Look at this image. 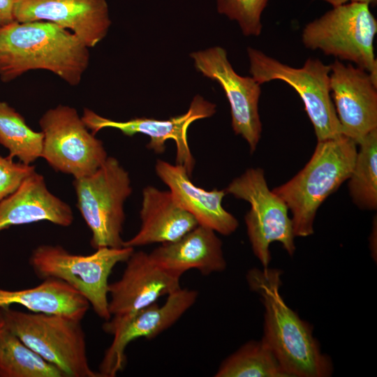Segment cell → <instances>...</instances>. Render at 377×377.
Returning a JSON list of instances; mask_svg holds the SVG:
<instances>
[{
	"mask_svg": "<svg viewBox=\"0 0 377 377\" xmlns=\"http://www.w3.org/2000/svg\"><path fill=\"white\" fill-rule=\"evenodd\" d=\"M42 221L68 227L73 221V214L71 206L51 193L44 177L35 170L0 202V231Z\"/></svg>",
	"mask_w": 377,
	"mask_h": 377,
	"instance_id": "cell-18",
	"label": "cell"
},
{
	"mask_svg": "<svg viewBox=\"0 0 377 377\" xmlns=\"http://www.w3.org/2000/svg\"><path fill=\"white\" fill-rule=\"evenodd\" d=\"M1 310L6 327L64 377H101L89 366L81 320L10 307Z\"/></svg>",
	"mask_w": 377,
	"mask_h": 377,
	"instance_id": "cell-5",
	"label": "cell"
},
{
	"mask_svg": "<svg viewBox=\"0 0 377 377\" xmlns=\"http://www.w3.org/2000/svg\"><path fill=\"white\" fill-rule=\"evenodd\" d=\"M6 327V323L4 320L3 313L1 309H0V332Z\"/></svg>",
	"mask_w": 377,
	"mask_h": 377,
	"instance_id": "cell-30",
	"label": "cell"
},
{
	"mask_svg": "<svg viewBox=\"0 0 377 377\" xmlns=\"http://www.w3.org/2000/svg\"><path fill=\"white\" fill-rule=\"evenodd\" d=\"M43 133L41 158L57 172L74 179L89 175L107 159L103 142L87 127L77 110L58 105L39 120Z\"/></svg>",
	"mask_w": 377,
	"mask_h": 377,
	"instance_id": "cell-10",
	"label": "cell"
},
{
	"mask_svg": "<svg viewBox=\"0 0 377 377\" xmlns=\"http://www.w3.org/2000/svg\"><path fill=\"white\" fill-rule=\"evenodd\" d=\"M0 377H64L5 327L0 332Z\"/></svg>",
	"mask_w": 377,
	"mask_h": 377,
	"instance_id": "cell-23",
	"label": "cell"
},
{
	"mask_svg": "<svg viewBox=\"0 0 377 377\" xmlns=\"http://www.w3.org/2000/svg\"><path fill=\"white\" fill-rule=\"evenodd\" d=\"M17 304L29 311L61 315L82 320L88 301L63 281L47 278L37 286L22 290L0 288V309Z\"/></svg>",
	"mask_w": 377,
	"mask_h": 377,
	"instance_id": "cell-21",
	"label": "cell"
},
{
	"mask_svg": "<svg viewBox=\"0 0 377 377\" xmlns=\"http://www.w3.org/2000/svg\"><path fill=\"white\" fill-rule=\"evenodd\" d=\"M330 65V91L341 133L357 145L377 128V80L337 59Z\"/></svg>",
	"mask_w": 377,
	"mask_h": 377,
	"instance_id": "cell-14",
	"label": "cell"
},
{
	"mask_svg": "<svg viewBox=\"0 0 377 377\" xmlns=\"http://www.w3.org/2000/svg\"><path fill=\"white\" fill-rule=\"evenodd\" d=\"M247 54L249 73L258 83L281 80L296 91L318 141L343 135L330 96V64H325L319 59L309 58L302 67L295 68L251 47L247 48Z\"/></svg>",
	"mask_w": 377,
	"mask_h": 377,
	"instance_id": "cell-8",
	"label": "cell"
},
{
	"mask_svg": "<svg viewBox=\"0 0 377 377\" xmlns=\"http://www.w3.org/2000/svg\"><path fill=\"white\" fill-rule=\"evenodd\" d=\"M125 263L121 277L109 283L111 317L135 312L181 288L180 277L162 268L144 251H133Z\"/></svg>",
	"mask_w": 377,
	"mask_h": 377,
	"instance_id": "cell-16",
	"label": "cell"
},
{
	"mask_svg": "<svg viewBox=\"0 0 377 377\" xmlns=\"http://www.w3.org/2000/svg\"><path fill=\"white\" fill-rule=\"evenodd\" d=\"M43 133L31 129L23 116L4 101H0V144L8 156L31 165L41 158Z\"/></svg>",
	"mask_w": 377,
	"mask_h": 377,
	"instance_id": "cell-24",
	"label": "cell"
},
{
	"mask_svg": "<svg viewBox=\"0 0 377 377\" xmlns=\"http://www.w3.org/2000/svg\"><path fill=\"white\" fill-rule=\"evenodd\" d=\"M15 21H47L70 29L89 48L107 35L111 25L106 0H15Z\"/></svg>",
	"mask_w": 377,
	"mask_h": 377,
	"instance_id": "cell-15",
	"label": "cell"
},
{
	"mask_svg": "<svg viewBox=\"0 0 377 377\" xmlns=\"http://www.w3.org/2000/svg\"><path fill=\"white\" fill-rule=\"evenodd\" d=\"M357 146L343 135L318 141L305 166L288 182L272 189L291 212L295 237L313 234L317 210L348 179L355 164Z\"/></svg>",
	"mask_w": 377,
	"mask_h": 377,
	"instance_id": "cell-3",
	"label": "cell"
},
{
	"mask_svg": "<svg viewBox=\"0 0 377 377\" xmlns=\"http://www.w3.org/2000/svg\"><path fill=\"white\" fill-rule=\"evenodd\" d=\"M216 377H290L267 343L251 340L226 357Z\"/></svg>",
	"mask_w": 377,
	"mask_h": 377,
	"instance_id": "cell-22",
	"label": "cell"
},
{
	"mask_svg": "<svg viewBox=\"0 0 377 377\" xmlns=\"http://www.w3.org/2000/svg\"><path fill=\"white\" fill-rule=\"evenodd\" d=\"M89 62V47L53 22L14 21L0 27V79L10 82L35 69L54 73L77 85Z\"/></svg>",
	"mask_w": 377,
	"mask_h": 377,
	"instance_id": "cell-1",
	"label": "cell"
},
{
	"mask_svg": "<svg viewBox=\"0 0 377 377\" xmlns=\"http://www.w3.org/2000/svg\"><path fill=\"white\" fill-rule=\"evenodd\" d=\"M355 164L348 178L353 202L360 209L377 207V128L368 133L357 145Z\"/></svg>",
	"mask_w": 377,
	"mask_h": 377,
	"instance_id": "cell-25",
	"label": "cell"
},
{
	"mask_svg": "<svg viewBox=\"0 0 377 377\" xmlns=\"http://www.w3.org/2000/svg\"><path fill=\"white\" fill-rule=\"evenodd\" d=\"M155 170L170 188L176 202L193 216L198 225L210 228L223 235H230L237 230L238 221L222 205L226 194L225 189L206 191L198 187L191 181L183 166L163 160H157Z\"/></svg>",
	"mask_w": 377,
	"mask_h": 377,
	"instance_id": "cell-17",
	"label": "cell"
},
{
	"mask_svg": "<svg viewBox=\"0 0 377 377\" xmlns=\"http://www.w3.org/2000/svg\"><path fill=\"white\" fill-rule=\"evenodd\" d=\"M376 33L377 20L370 6L350 2L332 7L307 23L301 38L306 49L353 62L377 80L374 46Z\"/></svg>",
	"mask_w": 377,
	"mask_h": 377,
	"instance_id": "cell-6",
	"label": "cell"
},
{
	"mask_svg": "<svg viewBox=\"0 0 377 377\" xmlns=\"http://www.w3.org/2000/svg\"><path fill=\"white\" fill-rule=\"evenodd\" d=\"M318 1H325L329 3L330 5H331L332 7L337 6L350 3V2L364 3L369 6H376L377 3V0H318Z\"/></svg>",
	"mask_w": 377,
	"mask_h": 377,
	"instance_id": "cell-29",
	"label": "cell"
},
{
	"mask_svg": "<svg viewBox=\"0 0 377 377\" xmlns=\"http://www.w3.org/2000/svg\"><path fill=\"white\" fill-rule=\"evenodd\" d=\"M134 248L101 247L89 255L68 252L60 245L42 244L33 250L29 264L42 279L54 278L64 281L89 303L101 318L108 320V279L113 268L125 263Z\"/></svg>",
	"mask_w": 377,
	"mask_h": 377,
	"instance_id": "cell-4",
	"label": "cell"
},
{
	"mask_svg": "<svg viewBox=\"0 0 377 377\" xmlns=\"http://www.w3.org/2000/svg\"><path fill=\"white\" fill-rule=\"evenodd\" d=\"M225 191L250 204L244 221L253 252L263 268L269 267V246L274 242H280L290 256L293 255L295 237L289 209L283 200L269 188L263 169H247L235 178Z\"/></svg>",
	"mask_w": 377,
	"mask_h": 377,
	"instance_id": "cell-9",
	"label": "cell"
},
{
	"mask_svg": "<svg viewBox=\"0 0 377 377\" xmlns=\"http://www.w3.org/2000/svg\"><path fill=\"white\" fill-rule=\"evenodd\" d=\"M216 112V105L197 95L186 112L159 120L147 117L133 118L126 121H117L103 117L89 108H84L81 117L88 129L94 135L103 128L119 130L124 135L133 136L137 133L150 138L147 147L158 154L165 149V142L173 140L176 145V164L183 166L189 176L195 167L187 139V131L196 120L212 117Z\"/></svg>",
	"mask_w": 377,
	"mask_h": 377,
	"instance_id": "cell-13",
	"label": "cell"
},
{
	"mask_svg": "<svg viewBox=\"0 0 377 377\" xmlns=\"http://www.w3.org/2000/svg\"><path fill=\"white\" fill-rule=\"evenodd\" d=\"M15 0H0V27L14 21L13 8Z\"/></svg>",
	"mask_w": 377,
	"mask_h": 377,
	"instance_id": "cell-28",
	"label": "cell"
},
{
	"mask_svg": "<svg viewBox=\"0 0 377 377\" xmlns=\"http://www.w3.org/2000/svg\"><path fill=\"white\" fill-rule=\"evenodd\" d=\"M282 272L269 267L253 268L246 274L248 285L264 306L262 339L290 377H329L334 367L321 350L312 326L301 319L283 300L280 288Z\"/></svg>",
	"mask_w": 377,
	"mask_h": 377,
	"instance_id": "cell-2",
	"label": "cell"
},
{
	"mask_svg": "<svg viewBox=\"0 0 377 377\" xmlns=\"http://www.w3.org/2000/svg\"><path fill=\"white\" fill-rule=\"evenodd\" d=\"M222 245L214 230L198 225L179 239L162 244L149 254L156 263L175 276L181 277L191 269L209 275L226 268Z\"/></svg>",
	"mask_w": 377,
	"mask_h": 377,
	"instance_id": "cell-19",
	"label": "cell"
},
{
	"mask_svg": "<svg viewBox=\"0 0 377 377\" xmlns=\"http://www.w3.org/2000/svg\"><path fill=\"white\" fill-rule=\"evenodd\" d=\"M73 184L77 207L91 232V247H123L124 205L132 193L128 172L108 156L94 172L74 179Z\"/></svg>",
	"mask_w": 377,
	"mask_h": 377,
	"instance_id": "cell-7",
	"label": "cell"
},
{
	"mask_svg": "<svg viewBox=\"0 0 377 377\" xmlns=\"http://www.w3.org/2000/svg\"><path fill=\"white\" fill-rule=\"evenodd\" d=\"M142 195L140 228L124 242L123 246L172 242L198 226L195 217L176 202L170 191L147 186Z\"/></svg>",
	"mask_w": 377,
	"mask_h": 377,
	"instance_id": "cell-20",
	"label": "cell"
},
{
	"mask_svg": "<svg viewBox=\"0 0 377 377\" xmlns=\"http://www.w3.org/2000/svg\"><path fill=\"white\" fill-rule=\"evenodd\" d=\"M198 292L179 288L168 295L159 306L156 302L135 312L120 317H111L103 330L113 336L99 364L101 377H114L126 364V348L138 338L148 339L174 325L196 301Z\"/></svg>",
	"mask_w": 377,
	"mask_h": 377,
	"instance_id": "cell-11",
	"label": "cell"
},
{
	"mask_svg": "<svg viewBox=\"0 0 377 377\" xmlns=\"http://www.w3.org/2000/svg\"><path fill=\"white\" fill-rule=\"evenodd\" d=\"M190 57L198 71L221 85L230 104L233 131L247 142L253 152L262 132L258 112L261 84L251 76L237 74L226 51L219 46L192 52Z\"/></svg>",
	"mask_w": 377,
	"mask_h": 377,
	"instance_id": "cell-12",
	"label": "cell"
},
{
	"mask_svg": "<svg viewBox=\"0 0 377 377\" xmlns=\"http://www.w3.org/2000/svg\"><path fill=\"white\" fill-rule=\"evenodd\" d=\"M36 170L35 166L0 155V202L12 194Z\"/></svg>",
	"mask_w": 377,
	"mask_h": 377,
	"instance_id": "cell-27",
	"label": "cell"
},
{
	"mask_svg": "<svg viewBox=\"0 0 377 377\" xmlns=\"http://www.w3.org/2000/svg\"><path fill=\"white\" fill-rule=\"evenodd\" d=\"M269 0H216L217 10L236 21L245 36H258L263 29L262 14Z\"/></svg>",
	"mask_w": 377,
	"mask_h": 377,
	"instance_id": "cell-26",
	"label": "cell"
}]
</instances>
